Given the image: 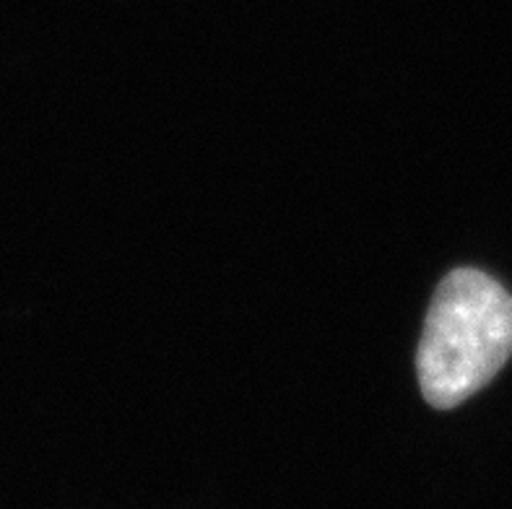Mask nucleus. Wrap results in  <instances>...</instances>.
Segmentation results:
<instances>
[{
	"instance_id": "obj_1",
	"label": "nucleus",
	"mask_w": 512,
	"mask_h": 509,
	"mask_svg": "<svg viewBox=\"0 0 512 509\" xmlns=\"http://www.w3.org/2000/svg\"><path fill=\"white\" fill-rule=\"evenodd\" d=\"M512 356V294L476 268H458L437 286L416 372L424 400L455 408L492 382Z\"/></svg>"
}]
</instances>
